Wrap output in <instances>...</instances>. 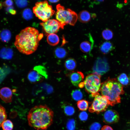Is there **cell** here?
<instances>
[{
    "mask_svg": "<svg viewBox=\"0 0 130 130\" xmlns=\"http://www.w3.org/2000/svg\"><path fill=\"white\" fill-rule=\"evenodd\" d=\"M38 30L31 27L22 30L15 37L14 45L18 51L23 54H31L37 50L39 41L42 37Z\"/></svg>",
    "mask_w": 130,
    "mask_h": 130,
    "instance_id": "6da1fadb",
    "label": "cell"
},
{
    "mask_svg": "<svg viewBox=\"0 0 130 130\" xmlns=\"http://www.w3.org/2000/svg\"><path fill=\"white\" fill-rule=\"evenodd\" d=\"M54 113L46 105L36 106L29 111L27 118L29 125L37 130L47 129L52 124Z\"/></svg>",
    "mask_w": 130,
    "mask_h": 130,
    "instance_id": "7a4b0ae2",
    "label": "cell"
},
{
    "mask_svg": "<svg viewBox=\"0 0 130 130\" xmlns=\"http://www.w3.org/2000/svg\"><path fill=\"white\" fill-rule=\"evenodd\" d=\"M100 91L112 106L120 103V95L124 93L123 85L116 78H109L102 83Z\"/></svg>",
    "mask_w": 130,
    "mask_h": 130,
    "instance_id": "3957f363",
    "label": "cell"
},
{
    "mask_svg": "<svg viewBox=\"0 0 130 130\" xmlns=\"http://www.w3.org/2000/svg\"><path fill=\"white\" fill-rule=\"evenodd\" d=\"M56 8V18L61 24L62 29L66 25L73 26L75 24L78 19V15L75 12L69 9H65L60 4L57 6Z\"/></svg>",
    "mask_w": 130,
    "mask_h": 130,
    "instance_id": "277c9868",
    "label": "cell"
},
{
    "mask_svg": "<svg viewBox=\"0 0 130 130\" xmlns=\"http://www.w3.org/2000/svg\"><path fill=\"white\" fill-rule=\"evenodd\" d=\"M33 11L36 16L43 22L49 20L55 13L52 6L46 0L36 3Z\"/></svg>",
    "mask_w": 130,
    "mask_h": 130,
    "instance_id": "5b68a950",
    "label": "cell"
},
{
    "mask_svg": "<svg viewBox=\"0 0 130 130\" xmlns=\"http://www.w3.org/2000/svg\"><path fill=\"white\" fill-rule=\"evenodd\" d=\"M101 76L93 74L87 76L84 81L86 91L91 94L92 96L98 93L100 90L101 83Z\"/></svg>",
    "mask_w": 130,
    "mask_h": 130,
    "instance_id": "8992f818",
    "label": "cell"
},
{
    "mask_svg": "<svg viewBox=\"0 0 130 130\" xmlns=\"http://www.w3.org/2000/svg\"><path fill=\"white\" fill-rule=\"evenodd\" d=\"M48 77L47 72L44 66L38 65L35 66L29 72L28 78L31 83H36L41 82Z\"/></svg>",
    "mask_w": 130,
    "mask_h": 130,
    "instance_id": "52a82bcc",
    "label": "cell"
},
{
    "mask_svg": "<svg viewBox=\"0 0 130 130\" xmlns=\"http://www.w3.org/2000/svg\"><path fill=\"white\" fill-rule=\"evenodd\" d=\"M93 97L94 98L89 108V112L98 114L105 111L109 105L106 98L100 95L99 93L95 94Z\"/></svg>",
    "mask_w": 130,
    "mask_h": 130,
    "instance_id": "ba28073f",
    "label": "cell"
},
{
    "mask_svg": "<svg viewBox=\"0 0 130 130\" xmlns=\"http://www.w3.org/2000/svg\"><path fill=\"white\" fill-rule=\"evenodd\" d=\"M46 34L47 35L57 33L60 28L62 27L60 23L54 19H49L40 23Z\"/></svg>",
    "mask_w": 130,
    "mask_h": 130,
    "instance_id": "9c48e42d",
    "label": "cell"
},
{
    "mask_svg": "<svg viewBox=\"0 0 130 130\" xmlns=\"http://www.w3.org/2000/svg\"><path fill=\"white\" fill-rule=\"evenodd\" d=\"M109 69L108 64L104 58L98 57L95 61L92 68L93 74L101 76L107 72Z\"/></svg>",
    "mask_w": 130,
    "mask_h": 130,
    "instance_id": "30bf717a",
    "label": "cell"
},
{
    "mask_svg": "<svg viewBox=\"0 0 130 130\" xmlns=\"http://www.w3.org/2000/svg\"><path fill=\"white\" fill-rule=\"evenodd\" d=\"M119 119L118 113L113 110H109L104 113L103 117L104 122L107 124H111L117 122Z\"/></svg>",
    "mask_w": 130,
    "mask_h": 130,
    "instance_id": "8fae6325",
    "label": "cell"
},
{
    "mask_svg": "<svg viewBox=\"0 0 130 130\" xmlns=\"http://www.w3.org/2000/svg\"><path fill=\"white\" fill-rule=\"evenodd\" d=\"M13 94L11 89L8 87H5L0 90V97L6 103H9L12 101Z\"/></svg>",
    "mask_w": 130,
    "mask_h": 130,
    "instance_id": "7c38bea8",
    "label": "cell"
},
{
    "mask_svg": "<svg viewBox=\"0 0 130 130\" xmlns=\"http://www.w3.org/2000/svg\"><path fill=\"white\" fill-rule=\"evenodd\" d=\"M70 77L72 84L77 87L80 82L83 80L84 75L80 72H73L70 73Z\"/></svg>",
    "mask_w": 130,
    "mask_h": 130,
    "instance_id": "4fadbf2b",
    "label": "cell"
},
{
    "mask_svg": "<svg viewBox=\"0 0 130 130\" xmlns=\"http://www.w3.org/2000/svg\"><path fill=\"white\" fill-rule=\"evenodd\" d=\"M91 18L90 13L87 11L83 10L80 12L78 15V19L82 23H86L89 21Z\"/></svg>",
    "mask_w": 130,
    "mask_h": 130,
    "instance_id": "5bb4252c",
    "label": "cell"
},
{
    "mask_svg": "<svg viewBox=\"0 0 130 130\" xmlns=\"http://www.w3.org/2000/svg\"><path fill=\"white\" fill-rule=\"evenodd\" d=\"M114 48L112 43L109 41H106L103 43L99 47L101 52L104 54H106L112 50Z\"/></svg>",
    "mask_w": 130,
    "mask_h": 130,
    "instance_id": "9a60e30c",
    "label": "cell"
},
{
    "mask_svg": "<svg viewBox=\"0 0 130 130\" xmlns=\"http://www.w3.org/2000/svg\"><path fill=\"white\" fill-rule=\"evenodd\" d=\"M13 54L12 50L9 48L5 47L0 51V57L4 59H11L12 57Z\"/></svg>",
    "mask_w": 130,
    "mask_h": 130,
    "instance_id": "2e32d148",
    "label": "cell"
},
{
    "mask_svg": "<svg viewBox=\"0 0 130 130\" xmlns=\"http://www.w3.org/2000/svg\"><path fill=\"white\" fill-rule=\"evenodd\" d=\"M93 44L87 41H83L80 45V49L84 52L90 53L92 48Z\"/></svg>",
    "mask_w": 130,
    "mask_h": 130,
    "instance_id": "e0dca14e",
    "label": "cell"
},
{
    "mask_svg": "<svg viewBox=\"0 0 130 130\" xmlns=\"http://www.w3.org/2000/svg\"><path fill=\"white\" fill-rule=\"evenodd\" d=\"M65 66L67 70L69 71H72L74 70L76 67V61L72 58H69L65 61Z\"/></svg>",
    "mask_w": 130,
    "mask_h": 130,
    "instance_id": "ac0fdd59",
    "label": "cell"
},
{
    "mask_svg": "<svg viewBox=\"0 0 130 130\" xmlns=\"http://www.w3.org/2000/svg\"><path fill=\"white\" fill-rule=\"evenodd\" d=\"M47 40L49 44L52 46L57 45L59 42V38L58 36L56 34L54 33L48 35Z\"/></svg>",
    "mask_w": 130,
    "mask_h": 130,
    "instance_id": "d6986e66",
    "label": "cell"
},
{
    "mask_svg": "<svg viewBox=\"0 0 130 130\" xmlns=\"http://www.w3.org/2000/svg\"><path fill=\"white\" fill-rule=\"evenodd\" d=\"M62 106L65 114L66 115L71 116L75 112L74 109L70 104L65 103L62 104Z\"/></svg>",
    "mask_w": 130,
    "mask_h": 130,
    "instance_id": "ffe728a7",
    "label": "cell"
},
{
    "mask_svg": "<svg viewBox=\"0 0 130 130\" xmlns=\"http://www.w3.org/2000/svg\"><path fill=\"white\" fill-rule=\"evenodd\" d=\"M11 37V32L7 29H4L0 32V39L3 42H8L10 40Z\"/></svg>",
    "mask_w": 130,
    "mask_h": 130,
    "instance_id": "44dd1931",
    "label": "cell"
},
{
    "mask_svg": "<svg viewBox=\"0 0 130 130\" xmlns=\"http://www.w3.org/2000/svg\"><path fill=\"white\" fill-rule=\"evenodd\" d=\"M55 53L56 57L60 59L64 58L67 54V52L66 50L61 47L57 48L55 50Z\"/></svg>",
    "mask_w": 130,
    "mask_h": 130,
    "instance_id": "7402d4cb",
    "label": "cell"
},
{
    "mask_svg": "<svg viewBox=\"0 0 130 130\" xmlns=\"http://www.w3.org/2000/svg\"><path fill=\"white\" fill-rule=\"evenodd\" d=\"M72 98L75 100L79 101L82 99L83 95L80 89L73 90L71 93Z\"/></svg>",
    "mask_w": 130,
    "mask_h": 130,
    "instance_id": "603a6c76",
    "label": "cell"
},
{
    "mask_svg": "<svg viewBox=\"0 0 130 130\" xmlns=\"http://www.w3.org/2000/svg\"><path fill=\"white\" fill-rule=\"evenodd\" d=\"M117 80L122 85H127L129 82V79L127 75L125 73L120 74L117 78Z\"/></svg>",
    "mask_w": 130,
    "mask_h": 130,
    "instance_id": "cb8c5ba5",
    "label": "cell"
},
{
    "mask_svg": "<svg viewBox=\"0 0 130 130\" xmlns=\"http://www.w3.org/2000/svg\"><path fill=\"white\" fill-rule=\"evenodd\" d=\"M77 106L80 110L85 111L88 108V102L86 100H82L79 101L77 102Z\"/></svg>",
    "mask_w": 130,
    "mask_h": 130,
    "instance_id": "d4e9b609",
    "label": "cell"
},
{
    "mask_svg": "<svg viewBox=\"0 0 130 130\" xmlns=\"http://www.w3.org/2000/svg\"><path fill=\"white\" fill-rule=\"evenodd\" d=\"M113 33L110 29H106L104 30L102 32V36L103 38L106 40L111 39L113 36Z\"/></svg>",
    "mask_w": 130,
    "mask_h": 130,
    "instance_id": "484cf974",
    "label": "cell"
},
{
    "mask_svg": "<svg viewBox=\"0 0 130 130\" xmlns=\"http://www.w3.org/2000/svg\"><path fill=\"white\" fill-rule=\"evenodd\" d=\"M1 127L3 130H12L13 128V124L10 120H6L2 123Z\"/></svg>",
    "mask_w": 130,
    "mask_h": 130,
    "instance_id": "4316f807",
    "label": "cell"
},
{
    "mask_svg": "<svg viewBox=\"0 0 130 130\" xmlns=\"http://www.w3.org/2000/svg\"><path fill=\"white\" fill-rule=\"evenodd\" d=\"M7 117L6 112L5 108L0 104V127L2 123L6 120Z\"/></svg>",
    "mask_w": 130,
    "mask_h": 130,
    "instance_id": "83f0119b",
    "label": "cell"
},
{
    "mask_svg": "<svg viewBox=\"0 0 130 130\" xmlns=\"http://www.w3.org/2000/svg\"><path fill=\"white\" fill-rule=\"evenodd\" d=\"M22 16L24 19L28 20L32 18L33 14L32 11L30 9L26 8L23 11L22 13Z\"/></svg>",
    "mask_w": 130,
    "mask_h": 130,
    "instance_id": "f1b7e54d",
    "label": "cell"
},
{
    "mask_svg": "<svg viewBox=\"0 0 130 130\" xmlns=\"http://www.w3.org/2000/svg\"><path fill=\"white\" fill-rule=\"evenodd\" d=\"M75 127V122L74 119H71L68 120L66 124V128L68 130H74Z\"/></svg>",
    "mask_w": 130,
    "mask_h": 130,
    "instance_id": "f546056e",
    "label": "cell"
},
{
    "mask_svg": "<svg viewBox=\"0 0 130 130\" xmlns=\"http://www.w3.org/2000/svg\"><path fill=\"white\" fill-rule=\"evenodd\" d=\"M16 5L18 7L23 8L26 6L27 4V2L26 0H17L15 1Z\"/></svg>",
    "mask_w": 130,
    "mask_h": 130,
    "instance_id": "4dcf8cb0",
    "label": "cell"
},
{
    "mask_svg": "<svg viewBox=\"0 0 130 130\" xmlns=\"http://www.w3.org/2000/svg\"><path fill=\"white\" fill-rule=\"evenodd\" d=\"M101 128L100 124L97 122H95L90 126V130H100Z\"/></svg>",
    "mask_w": 130,
    "mask_h": 130,
    "instance_id": "1f68e13d",
    "label": "cell"
},
{
    "mask_svg": "<svg viewBox=\"0 0 130 130\" xmlns=\"http://www.w3.org/2000/svg\"><path fill=\"white\" fill-rule=\"evenodd\" d=\"M79 117L81 120L82 121H85L87 119L88 115L86 112L83 111L80 113Z\"/></svg>",
    "mask_w": 130,
    "mask_h": 130,
    "instance_id": "d6a6232c",
    "label": "cell"
},
{
    "mask_svg": "<svg viewBox=\"0 0 130 130\" xmlns=\"http://www.w3.org/2000/svg\"><path fill=\"white\" fill-rule=\"evenodd\" d=\"M13 4V1L11 0H7L5 1L3 3V5L4 7L11 6Z\"/></svg>",
    "mask_w": 130,
    "mask_h": 130,
    "instance_id": "836d02e7",
    "label": "cell"
},
{
    "mask_svg": "<svg viewBox=\"0 0 130 130\" xmlns=\"http://www.w3.org/2000/svg\"><path fill=\"white\" fill-rule=\"evenodd\" d=\"M101 130H113L112 128L108 125H104L102 128Z\"/></svg>",
    "mask_w": 130,
    "mask_h": 130,
    "instance_id": "e575fe53",
    "label": "cell"
},
{
    "mask_svg": "<svg viewBox=\"0 0 130 130\" xmlns=\"http://www.w3.org/2000/svg\"><path fill=\"white\" fill-rule=\"evenodd\" d=\"M9 13L12 15H14L16 14V11L15 10L13 9V8L9 10Z\"/></svg>",
    "mask_w": 130,
    "mask_h": 130,
    "instance_id": "d590c367",
    "label": "cell"
},
{
    "mask_svg": "<svg viewBox=\"0 0 130 130\" xmlns=\"http://www.w3.org/2000/svg\"><path fill=\"white\" fill-rule=\"evenodd\" d=\"M13 8V7L12 6L7 7L6 8L5 10L6 12H9V10L12 9Z\"/></svg>",
    "mask_w": 130,
    "mask_h": 130,
    "instance_id": "8d00e7d4",
    "label": "cell"
},
{
    "mask_svg": "<svg viewBox=\"0 0 130 130\" xmlns=\"http://www.w3.org/2000/svg\"><path fill=\"white\" fill-rule=\"evenodd\" d=\"M78 86L80 88H82L84 86V81L78 84Z\"/></svg>",
    "mask_w": 130,
    "mask_h": 130,
    "instance_id": "74e56055",
    "label": "cell"
},
{
    "mask_svg": "<svg viewBox=\"0 0 130 130\" xmlns=\"http://www.w3.org/2000/svg\"><path fill=\"white\" fill-rule=\"evenodd\" d=\"M49 1H50V2L52 3H55L57 2L58 1H59L58 0H49Z\"/></svg>",
    "mask_w": 130,
    "mask_h": 130,
    "instance_id": "f35d334b",
    "label": "cell"
},
{
    "mask_svg": "<svg viewBox=\"0 0 130 130\" xmlns=\"http://www.w3.org/2000/svg\"><path fill=\"white\" fill-rule=\"evenodd\" d=\"M3 6V3L1 2L0 1V10L2 8Z\"/></svg>",
    "mask_w": 130,
    "mask_h": 130,
    "instance_id": "ab89813d",
    "label": "cell"
},
{
    "mask_svg": "<svg viewBox=\"0 0 130 130\" xmlns=\"http://www.w3.org/2000/svg\"><path fill=\"white\" fill-rule=\"evenodd\" d=\"M1 69V68H0V70Z\"/></svg>",
    "mask_w": 130,
    "mask_h": 130,
    "instance_id": "60d3db41",
    "label": "cell"
},
{
    "mask_svg": "<svg viewBox=\"0 0 130 130\" xmlns=\"http://www.w3.org/2000/svg\"></svg>",
    "mask_w": 130,
    "mask_h": 130,
    "instance_id": "b9f144b4",
    "label": "cell"
},
{
    "mask_svg": "<svg viewBox=\"0 0 130 130\" xmlns=\"http://www.w3.org/2000/svg\"></svg>",
    "mask_w": 130,
    "mask_h": 130,
    "instance_id": "7bdbcfd3",
    "label": "cell"
}]
</instances>
